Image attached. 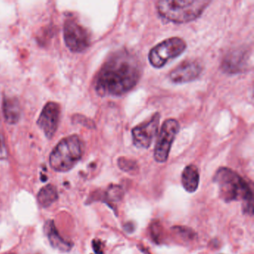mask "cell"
<instances>
[{"label": "cell", "mask_w": 254, "mask_h": 254, "mask_svg": "<svg viewBox=\"0 0 254 254\" xmlns=\"http://www.w3.org/2000/svg\"><path fill=\"white\" fill-rule=\"evenodd\" d=\"M142 66L136 56L126 50L116 52L96 75L95 90L101 96H120L131 90L140 80Z\"/></svg>", "instance_id": "cell-1"}, {"label": "cell", "mask_w": 254, "mask_h": 254, "mask_svg": "<svg viewBox=\"0 0 254 254\" xmlns=\"http://www.w3.org/2000/svg\"><path fill=\"white\" fill-rule=\"evenodd\" d=\"M218 185L220 197L227 202L241 200L244 202V210L253 213L254 195L249 184L239 174L227 167L217 170L213 178Z\"/></svg>", "instance_id": "cell-2"}, {"label": "cell", "mask_w": 254, "mask_h": 254, "mask_svg": "<svg viewBox=\"0 0 254 254\" xmlns=\"http://www.w3.org/2000/svg\"><path fill=\"white\" fill-rule=\"evenodd\" d=\"M209 0H161L157 2L160 17L175 23H190L198 18L208 5Z\"/></svg>", "instance_id": "cell-3"}, {"label": "cell", "mask_w": 254, "mask_h": 254, "mask_svg": "<svg viewBox=\"0 0 254 254\" xmlns=\"http://www.w3.org/2000/svg\"><path fill=\"white\" fill-rule=\"evenodd\" d=\"M83 154L82 140L77 135H71L62 139L55 147L50 156V166L56 172H68L81 160Z\"/></svg>", "instance_id": "cell-4"}, {"label": "cell", "mask_w": 254, "mask_h": 254, "mask_svg": "<svg viewBox=\"0 0 254 254\" xmlns=\"http://www.w3.org/2000/svg\"><path fill=\"white\" fill-rule=\"evenodd\" d=\"M187 43L178 37L168 38L153 47L148 55V60L154 68L163 67L169 61L179 57L187 49Z\"/></svg>", "instance_id": "cell-5"}, {"label": "cell", "mask_w": 254, "mask_h": 254, "mask_svg": "<svg viewBox=\"0 0 254 254\" xmlns=\"http://www.w3.org/2000/svg\"><path fill=\"white\" fill-rule=\"evenodd\" d=\"M65 44L70 51L81 53L90 47L91 36L89 31L76 19L68 18L64 26Z\"/></svg>", "instance_id": "cell-6"}, {"label": "cell", "mask_w": 254, "mask_h": 254, "mask_svg": "<svg viewBox=\"0 0 254 254\" xmlns=\"http://www.w3.org/2000/svg\"><path fill=\"white\" fill-rule=\"evenodd\" d=\"M180 130V124L175 119H168L164 122L154 148V159L158 163L167 161L172 143Z\"/></svg>", "instance_id": "cell-7"}, {"label": "cell", "mask_w": 254, "mask_h": 254, "mask_svg": "<svg viewBox=\"0 0 254 254\" xmlns=\"http://www.w3.org/2000/svg\"><path fill=\"white\" fill-rule=\"evenodd\" d=\"M160 115L156 113L149 120L132 129L133 145L138 148H148L158 132Z\"/></svg>", "instance_id": "cell-8"}, {"label": "cell", "mask_w": 254, "mask_h": 254, "mask_svg": "<svg viewBox=\"0 0 254 254\" xmlns=\"http://www.w3.org/2000/svg\"><path fill=\"white\" fill-rule=\"evenodd\" d=\"M60 117V105L56 102H48L43 108L37 124L48 139H52L56 134Z\"/></svg>", "instance_id": "cell-9"}, {"label": "cell", "mask_w": 254, "mask_h": 254, "mask_svg": "<svg viewBox=\"0 0 254 254\" xmlns=\"http://www.w3.org/2000/svg\"><path fill=\"white\" fill-rule=\"evenodd\" d=\"M203 71V65L197 60H187L180 64L169 73L171 81L175 84H184L197 79Z\"/></svg>", "instance_id": "cell-10"}, {"label": "cell", "mask_w": 254, "mask_h": 254, "mask_svg": "<svg viewBox=\"0 0 254 254\" xmlns=\"http://www.w3.org/2000/svg\"><path fill=\"white\" fill-rule=\"evenodd\" d=\"M249 65V53L246 50H236L223 61L222 68L228 73L241 72Z\"/></svg>", "instance_id": "cell-11"}, {"label": "cell", "mask_w": 254, "mask_h": 254, "mask_svg": "<svg viewBox=\"0 0 254 254\" xmlns=\"http://www.w3.org/2000/svg\"><path fill=\"white\" fill-rule=\"evenodd\" d=\"M44 231L50 245L55 249L62 251V252H69L72 249L73 244L65 240L61 236L53 220H48L45 223Z\"/></svg>", "instance_id": "cell-12"}, {"label": "cell", "mask_w": 254, "mask_h": 254, "mask_svg": "<svg viewBox=\"0 0 254 254\" xmlns=\"http://www.w3.org/2000/svg\"><path fill=\"white\" fill-rule=\"evenodd\" d=\"M200 182L198 169L194 165H189L184 169L181 175V184L184 190L189 193H193L197 190Z\"/></svg>", "instance_id": "cell-13"}, {"label": "cell", "mask_w": 254, "mask_h": 254, "mask_svg": "<svg viewBox=\"0 0 254 254\" xmlns=\"http://www.w3.org/2000/svg\"><path fill=\"white\" fill-rule=\"evenodd\" d=\"M4 117L9 124L18 123L21 115L20 103L16 98L5 97L2 104Z\"/></svg>", "instance_id": "cell-14"}, {"label": "cell", "mask_w": 254, "mask_h": 254, "mask_svg": "<svg viewBox=\"0 0 254 254\" xmlns=\"http://www.w3.org/2000/svg\"><path fill=\"white\" fill-rule=\"evenodd\" d=\"M37 198L42 207H49L59 198L57 188L52 184L45 186L40 190Z\"/></svg>", "instance_id": "cell-15"}, {"label": "cell", "mask_w": 254, "mask_h": 254, "mask_svg": "<svg viewBox=\"0 0 254 254\" xmlns=\"http://www.w3.org/2000/svg\"><path fill=\"white\" fill-rule=\"evenodd\" d=\"M118 166L120 169L126 172H135L138 169L137 163L135 160L126 158V157H120L118 160Z\"/></svg>", "instance_id": "cell-16"}, {"label": "cell", "mask_w": 254, "mask_h": 254, "mask_svg": "<svg viewBox=\"0 0 254 254\" xmlns=\"http://www.w3.org/2000/svg\"><path fill=\"white\" fill-rule=\"evenodd\" d=\"M176 232L179 233L180 236L186 239H191L194 238V233L190 229L186 228L184 227H175Z\"/></svg>", "instance_id": "cell-17"}, {"label": "cell", "mask_w": 254, "mask_h": 254, "mask_svg": "<svg viewBox=\"0 0 254 254\" xmlns=\"http://www.w3.org/2000/svg\"><path fill=\"white\" fill-rule=\"evenodd\" d=\"M8 157L7 147L4 141L3 136L0 134V160H5Z\"/></svg>", "instance_id": "cell-18"}, {"label": "cell", "mask_w": 254, "mask_h": 254, "mask_svg": "<svg viewBox=\"0 0 254 254\" xmlns=\"http://www.w3.org/2000/svg\"><path fill=\"white\" fill-rule=\"evenodd\" d=\"M93 250H94V251H95V253H96V254H103V252H102V243H101L100 241H99V240L93 241Z\"/></svg>", "instance_id": "cell-19"}, {"label": "cell", "mask_w": 254, "mask_h": 254, "mask_svg": "<svg viewBox=\"0 0 254 254\" xmlns=\"http://www.w3.org/2000/svg\"></svg>", "instance_id": "cell-20"}]
</instances>
